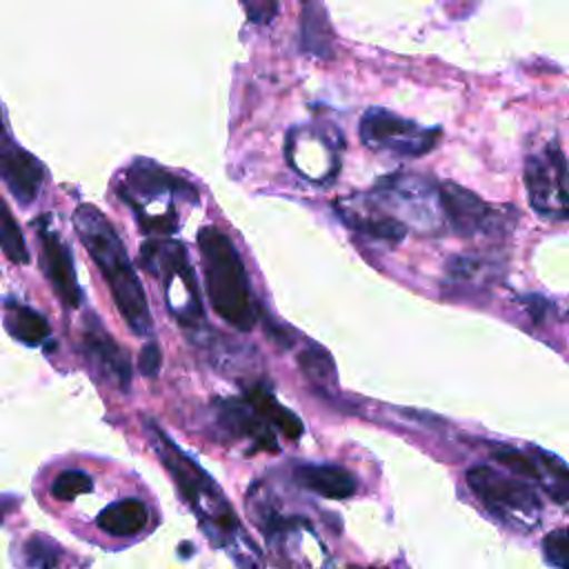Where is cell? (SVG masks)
<instances>
[{"instance_id": "cell-23", "label": "cell", "mask_w": 569, "mask_h": 569, "mask_svg": "<svg viewBox=\"0 0 569 569\" xmlns=\"http://www.w3.org/2000/svg\"><path fill=\"white\" fill-rule=\"evenodd\" d=\"M93 489V480L89 473L80 469H64L58 471L49 485V496L58 502H71L82 493H89Z\"/></svg>"}, {"instance_id": "cell-3", "label": "cell", "mask_w": 569, "mask_h": 569, "mask_svg": "<svg viewBox=\"0 0 569 569\" xmlns=\"http://www.w3.org/2000/svg\"><path fill=\"white\" fill-rule=\"evenodd\" d=\"M198 249L213 311L238 331L253 329L260 320V307L233 240L222 229L207 224L198 231Z\"/></svg>"}, {"instance_id": "cell-5", "label": "cell", "mask_w": 569, "mask_h": 569, "mask_svg": "<svg viewBox=\"0 0 569 569\" xmlns=\"http://www.w3.org/2000/svg\"><path fill=\"white\" fill-rule=\"evenodd\" d=\"M369 193L393 218H398L407 231L416 229L420 233H436L445 227L438 202V182L431 176L393 171L380 178Z\"/></svg>"}, {"instance_id": "cell-27", "label": "cell", "mask_w": 569, "mask_h": 569, "mask_svg": "<svg viewBox=\"0 0 569 569\" xmlns=\"http://www.w3.org/2000/svg\"><path fill=\"white\" fill-rule=\"evenodd\" d=\"M24 553H27V562L31 567H38V569H53L58 565V556H60V549L47 540V538H31L24 547Z\"/></svg>"}, {"instance_id": "cell-8", "label": "cell", "mask_w": 569, "mask_h": 569, "mask_svg": "<svg viewBox=\"0 0 569 569\" xmlns=\"http://www.w3.org/2000/svg\"><path fill=\"white\" fill-rule=\"evenodd\" d=\"M358 131L367 149L398 158L427 156L442 138L440 127H425L382 107L367 109L360 118Z\"/></svg>"}, {"instance_id": "cell-7", "label": "cell", "mask_w": 569, "mask_h": 569, "mask_svg": "<svg viewBox=\"0 0 569 569\" xmlns=\"http://www.w3.org/2000/svg\"><path fill=\"white\" fill-rule=\"evenodd\" d=\"M284 158L307 182L331 184L340 171L342 133L325 120L298 124L287 133Z\"/></svg>"}, {"instance_id": "cell-31", "label": "cell", "mask_w": 569, "mask_h": 569, "mask_svg": "<svg viewBox=\"0 0 569 569\" xmlns=\"http://www.w3.org/2000/svg\"><path fill=\"white\" fill-rule=\"evenodd\" d=\"M0 138H2V120H0Z\"/></svg>"}, {"instance_id": "cell-22", "label": "cell", "mask_w": 569, "mask_h": 569, "mask_svg": "<svg viewBox=\"0 0 569 569\" xmlns=\"http://www.w3.org/2000/svg\"><path fill=\"white\" fill-rule=\"evenodd\" d=\"M7 329L24 345H40L49 336L47 320L27 307H18L7 316Z\"/></svg>"}, {"instance_id": "cell-29", "label": "cell", "mask_w": 569, "mask_h": 569, "mask_svg": "<svg viewBox=\"0 0 569 569\" xmlns=\"http://www.w3.org/2000/svg\"><path fill=\"white\" fill-rule=\"evenodd\" d=\"M138 365H140V371L149 378H153L158 373V369H160V349H158L156 342H147L142 347Z\"/></svg>"}, {"instance_id": "cell-14", "label": "cell", "mask_w": 569, "mask_h": 569, "mask_svg": "<svg viewBox=\"0 0 569 569\" xmlns=\"http://www.w3.org/2000/svg\"><path fill=\"white\" fill-rule=\"evenodd\" d=\"M0 178L7 182L18 202H31L44 180L42 164L20 147L0 149Z\"/></svg>"}, {"instance_id": "cell-9", "label": "cell", "mask_w": 569, "mask_h": 569, "mask_svg": "<svg viewBox=\"0 0 569 569\" xmlns=\"http://www.w3.org/2000/svg\"><path fill=\"white\" fill-rule=\"evenodd\" d=\"M525 187L531 209L551 220H567V158L556 136L527 153Z\"/></svg>"}, {"instance_id": "cell-20", "label": "cell", "mask_w": 569, "mask_h": 569, "mask_svg": "<svg viewBox=\"0 0 569 569\" xmlns=\"http://www.w3.org/2000/svg\"><path fill=\"white\" fill-rule=\"evenodd\" d=\"M222 422L227 425V429L236 431L238 436H251L260 447L276 449V440L271 431L262 425V418L249 405L227 402V407L222 409Z\"/></svg>"}, {"instance_id": "cell-10", "label": "cell", "mask_w": 569, "mask_h": 569, "mask_svg": "<svg viewBox=\"0 0 569 569\" xmlns=\"http://www.w3.org/2000/svg\"><path fill=\"white\" fill-rule=\"evenodd\" d=\"M438 202L445 227L460 238L496 236L507 224L502 211L487 204L471 189L451 180L438 182Z\"/></svg>"}, {"instance_id": "cell-12", "label": "cell", "mask_w": 569, "mask_h": 569, "mask_svg": "<svg viewBox=\"0 0 569 569\" xmlns=\"http://www.w3.org/2000/svg\"><path fill=\"white\" fill-rule=\"evenodd\" d=\"M333 211L345 227L369 240L398 244L407 236V227L393 218L369 191L333 200Z\"/></svg>"}, {"instance_id": "cell-11", "label": "cell", "mask_w": 569, "mask_h": 569, "mask_svg": "<svg viewBox=\"0 0 569 569\" xmlns=\"http://www.w3.org/2000/svg\"><path fill=\"white\" fill-rule=\"evenodd\" d=\"M469 489L498 516L531 518L540 511V498L525 480L507 478L491 467H473L467 471Z\"/></svg>"}, {"instance_id": "cell-16", "label": "cell", "mask_w": 569, "mask_h": 569, "mask_svg": "<svg viewBox=\"0 0 569 569\" xmlns=\"http://www.w3.org/2000/svg\"><path fill=\"white\" fill-rule=\"evenodd\" d=\"M300 49L318 60L333 58V31L322 0H300Z\"/></svg>"}, {"instance_id": "cell-30", "label": "cell", "mask_w": 569, "mask_h": 569, "mask_svg": "<svg viewBox=\"0 0 569 569\" xmlns=\"http://www.w3.org/2000/svg\"><path fill=\"white\" fill-rule=\"evenodd\" d=\"M247 16L253 22H269L276 13V0H242Z\"/></svg>"}, {"instance_id": "cell-1", "label": "cell", "mask_w": 569, "mask_h": 569, "mask_svg": "<svg viewBox=\"0 0 569 569\" xmlns=\"http://www.w3.org/2000/svg\"><path fill=\"white\" fill-rule=\"evenodd\" d=\"M73 227L84 249L102 271V278L109 284L111 298L127 327L136 336H147L151 331L149 302L136 267L131 264L113 224L100 209L84 202L73 211Z\"/></svg>"}, {"instance_id": "cell-18", "label": "cell", "mask_w": 569, "mask_h": 569, "mask_svg": "<svg viewBox=\"0 0 569 569\" xmlns=\"http://www.w3.org/2000/svg\"><path fill=\"white\" fill-rule=\"evenodd\" d=\"M149 511L147 505L138 498H122L107 505L98 516V527L116 538H129L140 533L147 527Z\"/></svg>"}, {"instance_id": "cell-24", "label": "cell", "mask_w": 569, "mask_h": 569, "mask_svg": "<svg viewBox=\"0 0 569 569\" xmlns=\"http://www.w3.org/2000/svg\"><path fill=\"white\" fill-rule=\"evenodd\" d=\"M0 249H2V253H4L11 262H16V264L29 262V251H27L22 231H20V227L16 224L13 216L7 211V207H4L2 200H0Z\"/></svg>"}, {"instance_id": "cell-25", "label": "cell", "mask_w": 569, "mask_h": 569, "mask_svg": "<svg viewBox=\"0 0 569 569\" xmlns=\"http://www.w3.org/2000/svg\"><path fill=\"white\" fill-rule=\"evenodd\" d=\"M298 365L300 369L313 378V380H320V382H327L333 378V360L331 356L318 347V345H311L307 347L300 356H298Z\"/></svg>"}, {"instance_id": "cell-17", "label": "cell", "mask_w": 569, "mask_h": 569, "mask_svg": "<svg viewBox=\"0 0 569 569\" xmlns=\"http://www.w3.org/2000/svg\"><path fill=\"white\" fill-rule=\"evenodd\" d=\"M296 478L313 493L331 500H345L356 491L353 476L336 465H302L296 469Z\"/></svg>"}, {"instance_id": "cell-6", "label": "cell", "mask_w": 569, "mask_h": 569, "mask_svg": "<svg viewBox=\"0 0 569 569\" xmlns=\"http://www.w3.org/2000/svg\"><path fill=\"white\" fill-rule=\"evenodd\" d=\"M151 433H153V447L160 460L164 462L167 471L173 476L184 498L200 513V518L209 520L224 536L238 533V520L229 509V505L224 502L216 482L191 458H187L180 449H176V445L156 425H151Z\"/></svg>"}, {"instance_id": "cell-4", "label": "cell", "mask_w": 569, "mask_h": 569, "mask_svg": "<svg viewBox=\"0 0 569 569\" xmlns=\"http://www.w3.org/2000/svg\"><path fill=\"white\" fill-rule=\"evenodd\" d=\"M142 267L162 282L169 313L187 329H198L204 320L202 300L189 253L180 240L149 238L140 247Z\"/></svg>"}, {"instance_id": "cell-28", "label": "cell", "mask_w": 569, "mask_h": 569, "mask_svg": "<svg viewBox=\"0 0 569 569\" xmlns=\"http://www.w3.org/2000/svg\"><path fill=\"white\" fill-rule=\"evenodd\" d=\"M545 558L556 567V569H569V536L565 529H556L545 536L542 540Z\"/></svg>"}, {"instance_id": "cell-13", "label": "cell", "mask_w": 569, "mask_h": 569, "mask_svg": "<svg viewBox=\"0 0 569 569\" xmlns=\"http://www.w3.org/2000/svg\"><path fill=\"white\" fill-rule=\"evenodd\" d=\"M36 229H38V240H40V249H42V269L47 271V278H49L58 300L69 309L80 307L82 296H80V287L76 280L69 247L60 240V236L56 231H51L44 224V218L38 220Z\"/></svg>"}, {"instance_id": "cell-26", "label": "cell", "mask_w": 569, "mask_h": 569, "mask_svg": "<svg viewBox=\"0 0 569 569\" xmlns=\"http://www.w3.org/2000/svg\"><path fill=\"white\" fill-rule=\"evenodd\" d=\"M493 460L500 462L502 467L511 469L518 478H529V480H540V482H545V476H542V471H540V465H538L533 458H529L527 453H522V451H516V449H498V451L493 453Z\"/></svg>"}, {"instance_id": "cell-21", "label": "cell", "mask_w": 569, "mask_h": 569, "mask_svg": "<svg viewBox=\"0 0 569 569\" xmlns=\"http://www.w3.org/2000/svg\"><path fill=\"white\" fill-rule=\"evenodd\" d=\"M498 276V264L482 256H453L447 264V280L462 287L471 282H487Z\"/></svg>"}, {"instance_id": "cell-2", "label": "cell", "mask_w": 569, "mask_h": 569, "mask_svg": "<svg viewBox=\"0 0 569 569\" xmlns=\"http://www.w3.org/2000/svg\"><path fill=\"white\" fill-rule=\"evenodd\" d=\"M116 193L136 213L138 224L151 238H169L180 227L178 204L196 207L198 189L167 167L136 158L116 184Z\"/></svg>"}, {"instance_id": "cell-19", "label": "cell", "mask_w": 569, "mask_h": 569, "mask_svg": "<svg viewBox=\"0 0 569 569\" xmlns=\"http://www.w3.org/2000/svg\"><path fill=\"white\" fill-rule=\"evenodd\" d=\"M247 405L269 425L280 429L287 438H298L302 433V422L298 420V416L287 407H282L267 389L251 387L247 391Z\"/></svg>"}, {"instance_id": "cell-15", "label": "cell", "mask_w": 569, "mask_h": 569, "mask_svg": "<svg viewBox=\"0 0 569 569\" xmlns=\"http://www.w3.org/2000/svg\"><path fill=\"white\" fill-rule=\"evenodd\" d=\"M84 351L89 360L118 387L127 389L131 382V365L127 353L118 347V342L102 331L100 322L91 318V325L84 329Z\"/></svg>"}]
</instances>
